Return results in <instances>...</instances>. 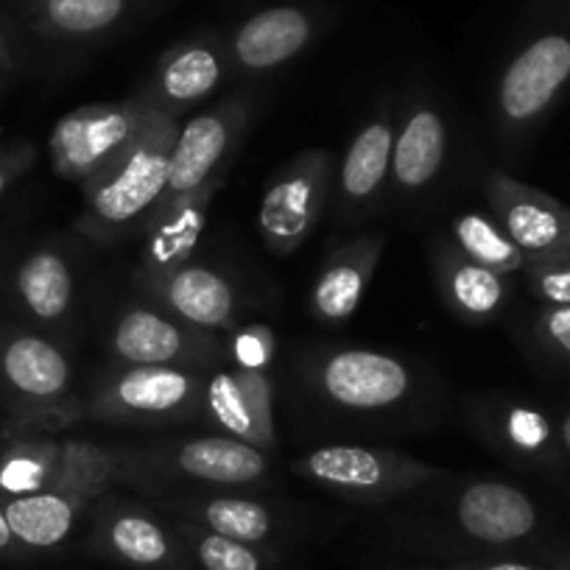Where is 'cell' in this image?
<instances>
[{"mask_svg":"<svg viewBox=\"0 0 570 570\" xmlns=\"http://www.w3.org/2000/svg\"><path fill=\"white\" fill-rule=\"evenodd\" d=\"M0 274H3V272H0Z\"/></svg>","mask_w":570,"mask_h":570,"instance_id":"cell-40","label":"cell"},{"mask_svg":"<svg viewBox=\"0 0 570 570\" xmlns=\"http://www.w3.org/2000/svg\"><path fill=\"white\" fill-rule=\"evenodd\" d=\"M400 570H542L531 562H520V559H470V562H453V564H416V568H400Z\"/></svg>","mask_w":570,"mask_h":570,"instance_id":"cell-35","label":"cell"},{"mask_svg":"<svg viewBox=\"0 0 570 570\" xmlns=\"http://www.w3.org/2000/svg\"><path fill=\"white\" fill-rule=\"evenodd\" d=\"M274 353H277V338L266 325L235 327L227 336V364L249 372H268Z\"/></svg>","mask_w":570,"mask_h":570,"instance_id":"cell-32","label":"cell"},{"mask_svg":"<svg viewBox=\"0 0 570 570\" xmlns=\"http://www.w3.org/2000/svg\"><path fill=\"white\" fill-rule=\"evenodd\" d=\"M453 479V475H451ZM442 481L445 498H436L434 484L428 487L431 501L422 503L420 529L431 534L445 531L456 546L509 548L529 540L540 529V509L529 492L495 479H470L459 487Z\"/></svg>","mask_w":570,"mask_h":570,"instance_id":"cell-7","label":"cell"},{"mask_svg":"<svg viewBox=\"0 0 570 570\" xmlns=\"http://www.w3.org/2000/svg\"><path fill=\"white\" fill-rule=\"evenodd\" d=\"M3 425L59 434L81 422L76 372L62 342L29 325H0Z\"/></svg>","mask_w":570,"mask_h":570,"instance_id":"cell-3","label":"cell"},{"mask_svg":"<svg viewBox=\"0 0 570 570\" xmlns=\"http://www.w3.org/2000/svg\"><path fill=\"white\" fill-rule=\"evenodd\" d=\"M303 381L322 405L355 416L409 409L422 392L420 372L409 361L364 347H331L311 355Z\"/></svg>","mask_w":570,"mask_h":570,"instance_id":"cell-8","label":"cell"},{"mask_svg":"<svg viewBox=\"0 0 570 570\" xmlns=\"http://www.w3.org/2000/svg\"><path fill=\"white\" fill-rule=\"evenodd\" d=\"M163 3L168 0H14L40 40L73 51L118 40L163 9Z\"/></svg>","mask_w":570,"mask_h":570,"instance_id":"cell-14","label":"cell"},{"mask_svg":"<svg viewBox=\"0 0 570 570\" xmlns=\"http://www.w3.org/2000/svg\"><path fill=\"white\" fill-rule=\"evenodd\" d=\"M336 155L305 149L279 168L266 185L257 207V233L268 252L288 257L311 238L333 194Z\"/></svg>","mask_w":570,"mask_h":570,"instance_id":"cell-12","label":"cell"},{"mask_svg":"<svg viewBox=\"0 0 570 570\" xmlns=\"http://www.w3.org/2000/svg\"><path fill=\"white\" fill-rule=\"evenodd\" d=\"M18 29H14L7 18H0V79L14 70V65H18Z\"/></svg>","mask_w":570,"mask_h":570,"instance_id":"cell-36","label":"cell"},{"mask_svg":"<svg viewBox=\"0 0 570 570\" xmlns=\"http://www.w3.org/2000/svg\"><path fill=\"white\" fill-rule=\"evenodd\" d=\"M205 377L183 366L112 364L90 377L81 420L124 428H166L205 420Z\"/></svg>","mask_w":570,"mask_h":570,"instance_id":"cell-4","label":"cell"},{"mask_svg":"<svg viewBox=\"0 0 570 570\" xmlns=\"http://www.w3.org/2000/svg\"><path fill=\"white\" fill-rule=\"evenodd\" d=\"M37 160V149L31 142H12L7 149H0V196L7 194Z\"/></svg>","mask_w":570,"mask_h":570,"instance_id":"cell-34","label":"cell"},{"mask_svg":"<svg viewBox=\"0 0 570 570\" xmlns=\"http://www.w3.org/2000/svg\"><path fill=\"white\" fill-rule=\"evenodd\" d=\"M487 202L525 261L570 249V207L557 196L525 185L507 171H492L484 183Z\"/></svg>","mask_w":570,"mask_h":570,"instance_id":"cell-19","label":"cell"},{"mask_svg":"<svg viewBox=\"0 0 570 570\" xmlns=\"http://www.w3.org/2000/svg\"><path fill=\"white\" fill-rule=\"evenodd\" d=\"M157 112L142 92H135L124 101L85 104L62 115L48 140L53 174L68 183H90L129 149Z\"/></svg>","mask_w":570,"mask_h":570,"instance_id":"cell-11","label":"cell"},{"mask_svg":"<svg viewBox=\"0 0 570 570\" xmlns=\"http://www.w3.org/2000/svg\"><path fill=\"white\" fill-rule=\"evenodd\" d=\"M451 240L459 252L498 274L514 277L525 268V255L492 213H459L451 224Z\"/></svg>","mask_w":570,"mask_h":570,"instance_id":"cell-29","label":"cell"},{"mask_svg":"<svg viewBox=\"0 0 570 570\" xmlns=\"http://www.w3.org/2000/svg\"><path fill=\"white\" fill-rule=\"evenodd\" d=\"M222 185L224 179H213L194 194L163 199L157 205L146 227L140 229V266H137L135 279L157 277L194 261V252L210 216V205Z\"/></svg>","mask_w":570,"mask_h":570,"instance_id":"cell-25","label":"cell"},{"mask_svg":"<svg viewBox=\"0 0 570 570\" xmlns=\"http://www.w3.org/2000/svg\"><path fill=\"white\" fill-rule=\"evenodd\" d=\"M383 249H386V235L366 233L355 235L336 252H331L311 285V316L322 325H344L347 320H353L372 277H375Z\"/></svg>","mask_w":570,"mask_h":570,"instance_id":"cell-27","label":"cell"},{"mask_svg":"<svg viewBox=\"0 0 570 570\" xmlns=\"http://www.w3.org/2000/svg\"><path fill=\"white\" fill-rule=\"evenodd\" d=\"M224 436L272 453L277 448L274 386L268 372L222 364L205 377V420Z\"/></svg>","mask_w":570,"mask_h":570,"instance_id":"cell-18","label":"cell"},{"mask_svg":"<svg viewBox=\"0 0 570 570\" xmlns=\"http://www.w3.org/2000/svg\"><path fill=\"white\" fill-rule=\"evenodd\" d=\"M135 283L151 303L188 325L216 331L222 336H229L238 327L240 294L233 279L218 268L188 261L171 272Z\"/></svg>","mask_w":570,"mask_h":570,"instance_id":"cell-21","label":"cell"},{"mask_svg":"<svg viewBox=\"0 0 570 570\" xmlns=\"http://www.w3.org/2000/svg\"><path fill=\"white\" fill-rule=\"evenodd\" d=\"M436 292L456 320L470 325L492 322L512 297V277L470 261L451 238H434L428 246Z\"/></svg>","mask_w":570,"mask_h":570,"instance_id":"cell-26","label":"cell"},{"mask_svg":"<svg viewBox=\"0 0 570 570\" xmlns=\"http://www.w3.org/2000/svg\"><path fill=\"white\" fill-rule=\"evenodd\" d=\"M151 503L168 518L210 529L249 546L274 548L285 537L288 523L277 507L246 492H157Z\"/></svg>","mask_w":570,"mask_h":570,"instance_id":"cell-23","label":"cell"},{"mask_svg":"<svg viewBox=\"0 0 570 570\" xmlns=\"http://www.w3.org/2000/svg\"><path fill=\"white\" fill-rule=\"evenodd\" d=\"M249 118L252 104L246 96H229L194 115L174 140L168 188L163 199H179L213 179H224L249 129Z\"/></svg>","mask_w":570,"mask_h":570,"instance_id":"cell-13","label":"cell"},{"mask_svg":"<svg viewBox=\"0 0 570 570\" xmlns=\"http://www.w3.org/2000/svg\"><path fill=\"white\" fill-rule=\"evenodd\" d=\"M468 422L484 445L525 468H557L564 456L559 428H553L546 411L520 400H473Z\"/></svg>","mask_w":570,"mask_h":570,"instance_id":"cell-24","label":"cell"},{"mask_svg":"<svg viewBox=\"0 0 570 570\" xmlns=\"http://www.w3.org/2000/svg\"><path fill=\"white\" fill-rule=\"evenodd\" d=\"M559 442H562L564 456L570 459V411L562 416V422H559Z\"/></svg>","mask_w":570,"mask_h":570,"instance_id":"cell-38","label":"cell"},{"mask_svg":"<svg viewBox=\"0 0 570 570\" xmlns=\"http://www.w3.org/2000/svg\"><path fill=\"white\" fill-rule=\"evenodd\" d=\"M174 529L183 537L196 570H274L277 568V551L274 548L249 546L233 537L216 534L210 529L188 523V520L168 518Z\"/></svg>","mask_w":570,"mask_h":570,"instance_id":"cell-30","label":"cell"},{"mask_svg":"<svg viewBox=\"0 0 570 570\" xmlns=\"http://www.w3.org/2000/svg\"><path fill=\"white\" fill-rule=\"evenodd\" d=\"M272 479V453L224 434L118 448V487L149 498L157 492H255Z\"/></svg>","mask_w":570,"mask_h":570,"instance_id":"cell-1","label":"cell"},{"mask_svg":"<svg viewBox=\"0 0 570 570\" xmlns=\"http://www.w3.org/2000/svg\"><path fill=\"white\" fill-rule=\"evenodd\" d=\"M534 336L548 353L570 361V305H546L534 322Z\"/></svg>","mask_w":570,"mask_h":570,"instance_id":"cell-33","label":"cell"},{"mask_svg":"<svg viewBox=\"0 0 570 570\" xmlns=\"http://www.w3.org/2000/svg\"><path fill=\"white\" fill-rule=\"evenodd\" d=\"M76 268L59 244H40L23 255L12 277V305L35 331L62 342L76 320Z\"/></svg>","mask_w":570,"mask_h":570,"instance_id":"cell-20","label":"cell"},{"mask_svg":"<svg viewBox=\"0 0 570 570\" xmlns=\"http://www.w3.org/2000/svg\"><path fill=\"white\" fill-rule=\"evenodd\" d=\"M76 453V436L31 428H0V501L35 495L65 475Z\"/></svg>","mask_w":570,"mask_h":570,"instance_id":"cell-28","label":"cell"},{"mask_svg":"<svg viewBox=\"0 0 570 570\" xmlns=\"http://www.w3.org/2000/svg\"><path fill=\"white\" fill-rule=\"evenodd\" d=\"M523 274L542 305H570V249L525 261Z\"/></svg>","mask_w":570,"mask_h":570,"instance_id":"cell-31","label":"cell"},{"mask_svg":"<svg viewBox=\"0 0 570 570\" xmlns=\"http://www.w3.org/2000/svg\"><path fill=\"white\" fill-rule=\"evenodd\" d=\"M177 131L174 115L157 112L112 166L81 185L85 207L76 233L96 246H118L140 233L166 196Z\"/></svg>","mask_w":570,"mask_h":570,"instance_id":"cell-2","label":"cell"},{"mask_svg":"<svg viewBox=\"0 0 570 570\" xmlns=\"http://www.w3.org/2000/svg\"><path fill=\"white\" fill-rule=\"evenodd\" d=\"M553 570H570V551L562 553V557L557 559V564H553Z\"/></svg>","mask_w":570,"mask_h":570,"instance_id":"cell-39","label":"cell"},{"mask_svg":"<svg viewBox=\"0 0 570 570\" xmlns=\"http://www.w3.org/2000/svg\"><path fill=\"white\" fill-rule=\"evenodd\" d=\"M322 31V14L305 3L257 9L227 37L229 73L261 79L303 57Z\"/></svg>","mask_w":570,"mask_h":570,"instance_id":"cell-16","label":"cell"},{"mask_svg":"<svg viewBox=\"0 0 570 570\" xmlns=\"http://www.w3.org/2000/svg\"><path fill=\"white\" fill-rule=\"evenodd\" d=\"M85 548L124 570H196L168 514L115 490L92 503Z\"/></svg>","mask_w":570,"mask_h":570,"instance_id":"cell-9","label":"cell"},{"mask_svg":"<svg viewBox=\"0 0 570 570\" xmlns=\"http://www.w3.org/2000/svg\"><path fill=\"white\" fill-rule=\"evenodd\" d=\"M112 364L183 366L210 372L227 364V338L202 331L160 308L157 303H126L112 316L104 338Z\"/></svg>","mask_w":570,"mask_h":570,"instance_id":"cell-10","label":"cell"},{"mask_svg":"<svg viewBox=\"0 0 570 570\" xmlns=\"http://www.w3.org/2000/svg\"><path fill=\"white\" fill-rule=\"evenodd\" d=\"M451 157V124L434 98L411 96L394 120L392 177L389 190L394 202L416 205L442 179Z\"/></svg>","mask_w":570,"mask_h":570,"instance_id":"cell-15","label":"cell"},{"mask_svg":"<svg viewBox=\"0 0 570 570\" xmlns=\"http://www.w3.org/2000/svg\"><path fill=\"white\" fill-rule=\"evenodd\" d=\"M392 146L394 112L389 104H383L361 124L353 140L347 142L342 160L336 163L333 194H336L338 222H358L381 205L392 177Z\"/></svg>","mask_w":570,"mask_h":570,"instance_id":"cell-22","label":"cell"},{"mask_svg":"<svg viewBox=\"0 0 570 570\" xmlns=\"http://www.w3.org/2000/svg\"><path fill=\"white\" fill-rule=\"evenodd\" d=\"M118 487V448L92 440H76L70 468L48 490L0 501L7 509L20 546L35 553H51L68 546L87 523L98 498Z\"/></svg>","mask_w":570,"mask_h":570,"instance_id":"cell-5","label":"cell"},{"mask_svg":"<svg viewBox=\"0 0 570 570\" xmlns=\"http://www.w3.org/2000/svg\"><path fill=\"white\" fill-rule=\"evenodd\" d=\"M229 76L227 37L202 31L179 40L157 59L149 81L137 92L160 112L179 118L190 107L210 98Z\"/></svg>","mask_w":570,"mask_h":570,"instance_id":"cell-17","label":"cell"},{"mask_svg":"<svg viewBox=\"0 0 570 570\" xmlns=\"http://www.w3.org/2000/svg\"><path fill=\"white\" fill-rule=\"evenodd\" d=\"M29 557L31 553L18 542V537H14L12 525H9L7 520V509L0 503V559H3V562H23V559Z\"/></svg>","mask_w":570,"mask_h":570,"instance_id":"cell-37","label":"cell"},{"mask_svg":"<svg viewBox=\"0 0 570 570\" xmlns=\"http://www.w3.org/2000/svg\"><path fill=\"white\" fill-rule=\"evenodd\" d=\"M292 470L297 479L316 490L366 507L405 501L414 492L428 490L431 484H440L453 475L440 464L422 462L392 448L347 445V442L311 448L294 459Z\"/></svg>","mask_w":570,"mask_h":570,"instance_id":"cell-6","label":"cell"}]
</instances>
